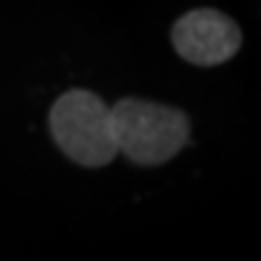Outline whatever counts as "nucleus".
<instances>
[{
  "label": "nucleus",
  "mask_w": 261,
  "mask_h": 261,
  "mask_svg": "<svg viewBox=\"0 0 261 261\" xmlns=\"http://www.w3.org/2000/svg\"><path fill=\"white\" fill-rule=\"evenodd\" d=\"M172 44L176 53L194 65H220L240 50L242 33L222 11L194 9L174 24Z\"/></svg>",
  "instance_id": "obj_3"
},
{
  "label": "nucleus",
  "mask_w": 261,
  "mask_h": 261,
  "mask_svg": "<svg viewBox=\"0 0 261 261\" xmlns=\"http://www.w3.org/2000/svg\"><path fill=\"white\" fill-rule=\"evenodd\" d=\"M111 111L118 152L137 166H161L190 140V122L181 109L124 98Z\"/></svg>",
  "instance_id": "obj_2"
},
{
  "label": "nucleus",
  "mask_w": 261,
  "mask_h": 261,
  "mask_svg": "<svg viewBox=\"0 0 261 261\" xmlns=\"http://www.w3.org/2000/svg\"><path fill=\"white\" fill-rule=\"evenodd\" d=\"M50 130L59 148L79 166L102 168L118 154L113 111L94 92H65L53 105Z\"/></svg>",
  "instance_id": "obj_1"
}]
</instances>
